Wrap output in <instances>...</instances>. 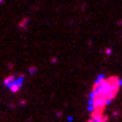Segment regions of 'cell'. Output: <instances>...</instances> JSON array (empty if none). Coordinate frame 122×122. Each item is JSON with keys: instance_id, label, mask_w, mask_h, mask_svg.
<instances>
[{"instance_id": "cell-2", "label": "cell", "mask_w": 122, "mask_h": 122, "mask_svg": "<svg viewBox=\"0 0 122 122\" xmlns=\"http://www.w3.org/2000/svg\"><path fill=\"white\" fill-rule=\"evenodd\" d=\"M105 109H107V107H95V109L88 110L90 117L93 120H97V122H109V115L105 114Z\"/></svg>"}, {"instance_id": "cell-3", "label": "cell", "mask_w": 122, "mask_h": 122, "mask_svg": "<svg viewBox=\"0 0 122 122\" xmlns=\"http://www.w3.org/2000/svg\"><path fill=\"white\" fill-rule=\"evenodd\" d=\"M22 81H24V75H20V73H19V75H17V78H15V81L9 86V90L12 92V93H17V92L22 88Z\"/></svg>"}, {"instance_id": "cell-1", "label": "cell", "mask_w": 122, "mask_h": 122, "mask_svg": "<svg viewBox=\"0 0 122 122\" xmlns=\"http://www.w3.org/2000/svg\"><path fill=\"white\" fill-rule=\"evenodd\" d=\"M122 86V80L117 75L103 76L100 75L98 78L92 85V93L88 100V110L95 109V107H107L119 93V90Z\"/></svg>"}, {"instance_id": "cell-4", "label": "cell", "mask_w": 122, "mask_h": 122, "mask_svg": "<svg viewBox=\"0 0 122 122\" xmlns=\"http://www.w3.org/2000/svg\"><path fill=\"white\" fill-rule=\"evenodd\" d=\"M17 75H19V73H12V75L5 76V78H4V85H5V86L9 88V86H10V85H12V83L15 81V78H17Z\"/></svg>"}]
</instances>
